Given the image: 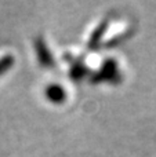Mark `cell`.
I'll return each instance as SVG.
<instances>
[{
  "label": "cell",
  "mask_w": 156,
  "mask_h": 157,
  "mask_svg": "<svg viewBox=\"0 0 156 157\" xmlns=\"http://www.w3.org/2000/svg\"><path fill=\"white\" fill-rule=\"evenodd\" d=\"M35 48H36V54H37L39 62H40L41 65H44L46 68H53V65H54V59H53V55L50 54L47 46L44 44L43 39H36Z\"/></svg>",
  "instance_id": "obj_1"
},
{
  "label": "cell",
  "mask_w": 156,
  "mask_h": 157,
  "mask_svg": "<svg viewBox=\"0 0 156 157\" xmlns=\"http://www.w3.org/2000/svg\"><path fill=\"white\" fill-rule=\"evenodd\" d=\"M116 75L119 76V69H118V66H116L115 61L108 59L107 62L102 65L101 72H99V75H98L99 78L97 81L107 80V81H113V83H116V81H118V78H116Z\"/></svg>",
  "instance_id": "obj_2"
},
{
  "label": "cell",
  "mask_w": 156,
  "mask_h": 157,
  "mask_svg": "<svg viewBox=\"0 0 156 157\" xmlns=\"http://www.w3.org/2000/svg\"><path fill=\"white\" fill-rule=\"evenodd\" d=\"M46 97L54 103H61L65 101V91L58 84H50L46 88Z\"/></svg>",
  "instance_id": "obj_3"
},
{
  "label": "cell",
  "mask_w": 156,
  "mask_h": 157,
  "mask_svg": "<svg viewBox=\"0 0 156 157\" xmlns=\"http://www.w3.org/2000/svg\"><path fill=\"white\" fill-rule=\"evenodd\" d=\"M108 19H104V21L101 22V25H99L98 28H97L96 30H94V33L91 35V37H90V40H88V47L90 48H94V47H97L98 46V43H99V40H101V37H102V35H104V30H105V28L108 26Z\"/></svg>",
  "instance_id": "obj_4"
},
{
  "label": "cell",
  "mask_w": 156,
  "mask_h": 157,
  "mask_svg": "<svg viewBox=\"0 0 156 157\" xmlns=\"http://www.w3.org/2000/svg\"><path fill=\"white\" fill-rule=\"evenodd\" d=\"M13 63H14V58L11 55H4L3 58H0V75L7 72L13 66Z\"/></svg>",
  "instance_id": "obj_5"
},
{
  "label": "cell",
  "mask_w": 156,
  "mask_h": 157,
  "mask_svg": "<svg viewBox=\"0 0 156 157\" xmlns=\"http://www.w3.org/2000/svg\"><path fill=\"white\" fill-rule=\"evenodd\" d=\"M83 75H86V68L83 65H80V63H77V65L75 63V65L72 66V71H71L72 78H80Z\"/></svg>",
  "instance_id": "obj_6"
}]
</instances>
